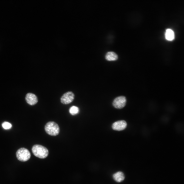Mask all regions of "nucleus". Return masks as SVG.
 Masks as SVG:
<instances>
[{
	"mask_svg": "<svg viewBox=\"0 0 184 184\" xmlns=\"http://www.w3.org/2000/svg\"><path fill=\"white\" fill-rule=\"evenodd\" d=\"M74 98V93L72 91H68L62 96L61 98V101L64 104H68L72 102Z\"/></svg>",
	"mask_w": 184,
	"mask_h": 184,
	"instance_id": "obj_5",
	"label": "nucleus"
},
{
	"mask_svg": "<svg viewBox=\"0 0 184 184\" xmlns=\"http://www.w3.org/2000/svg\"><path fill=\"white\" fill-rule=\"evenodd\" d=\"M79 112L78 108L76 106H73L70 108L69 112L70 114L73 115L77 114Z\"/></svg>",
	"mask_w": 184,
	"mask_h": 184,
	"instance_id": "obj_11",
	"label": "nucleus"
},
{
	"mask_svg": "<svg viewBox=\"0 0 184 184\" xmlns=\"http://www.w3.org/2000/svg\"><path fill=\"white\" fill-rule=\"evenodd\" d=\"M126 100L125 97L123 96H120L115 98L113 102V105L115 108L121 109L125 105Z\"/></svg>",
	"mask_w": 184,
	"mask_h": 184,
	"instance_id": "obj_4",
	"label": "nucleus"
},
{
	"mask_svg": "<svg viewBox=\"0 0 184 184\" xmlns=\"http://www.w3.org/2000/svg\"><path fill=\"white\" fill-rule=\"evenodd\" d=\"M3 128L5 129H8L11 128L12 126L11 124L7 122H5L2 124Z\"/></svg>",
	"mask_w": 184,
	"mask_h": 184,
	"instance_id": "obj_12",
	"label": "nucleus"
},
{
	"mask_svg": "<svg viewBox=\"0 0 184 184\" xmlns=\"http://www.w3.org/2000/svg\"><path fill=\"white\" fill-rule=\"evenodd\" d=\"M25 99L27 102L31 106L34 105L38 102L37 96L34 94L31 93H27L26 95Z\"/></svg>",
	"mask_w": 184,
	"mask_h": 184,
	"instance_id": "obj_7",
	"label": "nucleus"
},
{
	"mask_svg": "<svg viewBox=\"0 0 184 184\" xmlns=\"http://www.w3.org/2000/svg\"><path fill=\"white\" fill-rule=\"evenodd\" d=\"M32 151L34 155L42 159L46 158L49 153L46 147L40 145H34L32 147Z\"/></svg>",
	"mask_w": 184,
	"mask_h": 184,
	"instance_id": "obj_1",
	"label": "nucleus"
},
{
	"mask_svg": "<svg viewBox=\"0 0 184 184\" xmlns=\"http://www.w3.org/2000/svg\"><path fill=\"white\" fill-rule=\"evenodd\" d=\"M165 37L166 39L168 40H172L174 38V32L171 29H167L166 31Z\"/></svg>",
	"mask_w": 184,
	"mask_h": 184,
	"instance_id": "obj_10",
	"label": "nucleus"
},
{
	"mask_svg": "<svg viewBox=\"0 0 184 184\" xmlns=\"http://www.w3.org/2000/svg\"><path fill=\"white\" fill-rule=\"evenodd\" d=\"M106 59L108 61H114L118 59V56L114 52L110 51L108 52L105 55Z\"/></svg>",
	"mask_w": 184,
	"mask_h": 184,
	"instance_id": "obj_8",
	"label": "nucleus"
},
{
	"mask_svg": "<svg viewBox=\"0 0 184 184\" xmlns=\"http://www.w3.org/2000/svg\"><path fill=\"white\" fill-rule=\"evenodd\" d=\"M114 180L118 182L122 181L124 179L123 173L121 171H118L114 174L113 176Z\"/></svg>",
	"mask_w": 184,
	"mask_h": 184,
	"instance_id": "obj_9",
	"label": "nucleus"
},
{
	"mask_svg": "<svg viewBox=\"0 0 184 184\" xmlns=\"http://www.w3.org/2000/svg\"><path fill=\"white\" fill-rule=\"evenodd\" d=\"M16 157L18 159L22 162H25L30 158L31 154L27 149L21 148L17 150L16 153Z\"/></svg>",
	"mask_w": 184,
	"mask_h": 184,
	"instance_id": "obj_3",
	"label": "nucleus"
},
{
	"mask_svg": "<svg viewBox=\"0 0 184 184\" xmlns=\"http://www.w3.org/2000/svg\"><path fill=\"white\" fill-rule=\"evenodd\" d=\"M46 132L49 135L55 136L57 135L60 132V128L58 125L53 121L47 123L45 126Z\"/></svg>",
	"mask_w": 184,
	"mask_h": 184,
	"instance_id": "obj_2",
	"label": "nucleus"
},
{
	"mask_svg": "<svg viewBox=\"0 0 184 184\" xmlns=\"http://www.w3.org/2000/svg\"><path fill=\"white\" fill-rule=\"evenodd\" d=\"M127 125V123L125 121L120 120L114 122L112 125V128L114 130L120 131L125 129Z\"/></svg>",
	"mask_w": 184,
	"mask_h": 184,
	"instance_id": "obj_6",
	"label": "nucleus"
}]
</instances>
